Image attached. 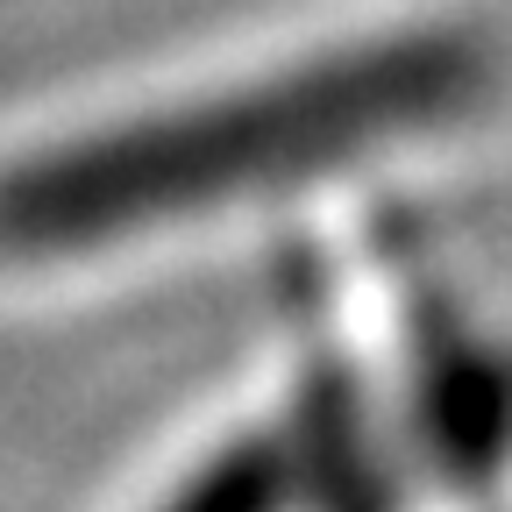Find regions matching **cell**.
Masks as SVG:
<instances>
[{
	"label": "cell",
	"mask_w": 512,
	"mask_h": 512,
	"mask_svg": "<svg viewBox=\"0 0 512 512\" xmlns=\"http://www.w3.org/2000/svg\"><path fill=\"white\" fill-rule=\"evenodd\" d=\"M171 512H285V456L271 441H242L192 477Z\"/></svg>",
	"instance_id": "2"
},
{
	"label": "cell",
	"mask_w": 512,
	"mask_h": 512,
	"mask_svg": "<svg viewBox=\"0 0 512 512\" xmlns=\"http://www.w3.org/2000/svg\"><path fill=\"white\" fill-rule=\"evenodd\" d=\"M484 86L491 57L463 29H406L235 93L22 150L0 164V271L93 256L214 207L328 178L356 157L463 121Z\"/></svg>",
	"instance_id": "1"
}]
</instances>
